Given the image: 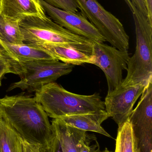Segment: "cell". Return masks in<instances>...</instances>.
I'll return each instance as SVG.
<instances>
[{"instance_id": "5b68a950", "label": "cell", "mask_w": 152, "mask_h": 152, "mask_svg": "<svg viewBox=\"0 0 152 152\" xmlns=\"http://www.w3.org/2000/svg\"><path fill=\"white\" fill-rule=\"evenodd\" d=\"M74 66L57 59H38L20 64L17 75L20 80L12 83L8 91L20 88L29 93L35 92L43 86L70 74Z\"/></svg>"}, {"instance_id": "8fae6325", "label": "cell", "mask_w": 152, "mask_h": 152, "mask_svg": "<svg viewBox=\"0 0 152 152\" xmlns=\"http://www.w3.org/2000/svg\"><path fill=\"white\" fill-rule=\"evenodd\" d=\"M0 54L11 63L14 74L17 75L20 65L29 61L55 59L43 50L24 43L12 44L0 39Z\"/></svg>"}, {"instance_id": "484cf974", "label": "cell", "mask_w": 152, "mask_h": 152, "mask_svg": "<svg viewBox=\"0 0 152 152\" xmlns=\"http://www.w3.org/2000/svg\"><path fill=\"white\" fill-rule=\"evenodd\" d=\"M103 152H112L110 151H109V150H108V149H107V148H105V150H104V151Z\"/></svg>"}, {"instance_id": "ba28073f", "label": "cell", "mask_w": 152, "mask_h": 152, "mask_svg": "<svg viewBox=\"0 0 152 152\" xmlns=\"http://www.w3.org/2000/svg\"><path fill=\"white\" fill-rule=\"evenodd\" d=\"M137 152H152V82L141 95L129 118Z\"/></svg>"}, {"instance_id": "603a6c76", "label": "cell", "mask_w": 152, "mask_h": 152, "mask_svg": "<svg viewBox=\"0 0 152 152\" xmlns=\"http://www.w3.org/2000/svg\"><path fill=\"white\" fill-rule=\"evenodd\" d=\"M22 152H41L40 147L37 145L31 144L23 140Z\"/></svg>"}, {"instance_id": "d6986e66", "label": "cell", "mask_w": 152, "mask_h": 152, "mask_svg": "<svg viewBox=\"0 0 152 152\" xmlns=\"http://www.w3.org/2000/svg\"><path fill=\"white\" fill-rule=\"evenodd\" d=\"M53 7L63 10L78 12L79 7L76 0H43Z\"/></svg>"}, {"instance_id": "5bb4252c", "label": "cell", "mask_w": 152, "mask_h": 152, "mask_svg": "<svg viewBox=\"0 0 152 152\" xmlns=\"http://www.w3.org/2000/svg\"><path fill=\"white\" fill-rule=\"evenodd\" d=\"M51 125L63 152L80 151V143L87 132L68 125L61 119H53Z\"/></svg>"}, {"instance_id": "ac0fdd59", "label": "cell", "mask_w": 152, "mask_h": 152, "mask_svg": "<svg viewBox=\"0 0 152 152\" xmlns=\"http://www.w3.org/2000/svg\"><path fill=\"white\" fill-rule=\"evenodd\" d=\"M19 22L0 14V39L10 43H23Z\"/></svg>"}, {"instance_id": "7a4b0ae2", "label": "cell", "mask_w": 152, "mask_h": 152, "mask_svg": "<svg viewBox=\"0 0 152 152\" xmlns=\"http://www.w3.org/2000/svg\"><path fill=\"white\" fill-rule=\"evenodd\" d=\"M35 97L48 117L53 119L105 110L104 101L98 93L90 95L74 94L54 82L36 91Z\"/></svg>"}, {"instance_id": "2e32d148", "label": "cell", "mask_w": 152, "mask_h": 152, "mask_svg": "<svg viewBox=\"0 0 152 152\" xmlns=\"http://www.w3.org/2000/svg\"><path fill=\"white\" fill-rule=\"evenodd\" d=\"M23 139L0 116V152H22Z\"/></svg>"}, {"instance_id": "4fadbf2b", "label": "cell", "mask_w": 152, "mask_h": 152, "mask_svg": "<svg viewBox=\"0 0 152 152\" xmlns=\"http://www.w3.org/2000/svg\"><path fill=\"white\" fill-rule=\"evenodd\" d=\"M92 43L81 46L70 45H48L37 48L43 50L55 59L70 65L79 66L90 63Z\"/></svg>"}, {"instance_id": "44dd1931", "label": "cell", "mask_w": 152, "mask_h": 152, "mask_svg": "<svg viewBox=\"0 0 152 152\" xmlns=\"http://www.w3.org/2000/svg\"><path fill=\"white\" fill-rule=\"evenodd\" d=\"M14 74L12 65L5 57L0 54V80L5 74Z\"/></svg>"}, {"instance_id": "4316f807", "label": "cell", "mask_w": 152, "mask_h": 152, "mask_svg": "<svg viewBox=\"0 0 152 152\" xmlns=\"http://www.w3.org/2000/svg\"><path fill=\"white\" fill-rule=\"evenodd\" d=\"M1 80H0V86H1Z\"/></svg>"}, {"instance_id": "ffe728a7", "label": "cell", "mask_w": 152, "mask_h": 152, "mask_svg": "<svg viewBox=\"0 0 152 152\" xmlns=\"http://www.w3.org/2000/svg\"><path fill=\"white\" fill-rule=\"evenodd\" d=\"M79 152H103L100 151L99 143L94 135L87 134L80 143Z\"/></svg>"}, {"instance_id": "52a82bcc", "label": "cell", "mask_w": 152, "mask_h": 152, "mask_svg": "<svg viewBox=\"0 0 152 152\" xmlns=\"http://www.w3.org/2000/svg\"><path fill=\"white\" fill-rule=\"evenodd\" d=\"M129 58L128 50H120L103 42H93L90 64L103 71L108 83V93L121 84L123 71L126 70Z\"/></svg>"}, {"instance_id": "6da1fadb", "label": "cell", "mask_w": 152, "mask_h": 152, "mask_svg": "<svg viewBox=\"0 0 152 152\" xmlns=\"http://www.w3.org/2000/svg\"><path fill=\"white\" fill-rule=\"evenodd\" d=\"M0 116L23 140L48 152L54 133L47 113L35 97L20 94L0 98Z\"/></svg>"}, {"instance_id": "3957f363", "label": "cell", "mask_w": 152, "mask_h": 152, "mask_svg": "<svg viewBox=\"0 0 152 152\" xmlns=\"http://www.w3.org/2000/svg\"><path fill=\"white\" fill-rule=\"evenodd\" d=\"M133 14L135 26L136 46L130 57L126 77L121 84L124 86L148 85L152 82V24L130 0H124Z\"/></svg>"}, {"instance_id": "9a60e30c", "label": "cell", "mask_w": 152, "mask_h": 152, "mask_svg": "<svg viewBox=\"0 0 152 152\" xmlns=\"http://www.w3.org/2000/svg\"><path fill=\"white\" fill-rule=\"evenodd\" d=\"M110 118L105 110L78 115L62 117L61 119L76 128L84 131L95 132L112 138L101 126L102 123Z\"/></svg>"}, {"instance_id": "9c48e42d", "label": "cell", "mask_w": 152, "mask_h": 152, "mask_svg": "<svg viewBox=\"0 0 152 152\" xmlns=\"http://www.w3.org/2000/svg\"><path fill=\"white\" fill-rule=\"evenodd\" d=\"M149 84L141 83L131 86L120 84L108 93L104 101L105 110L118 127L128 120L135 104Z\"/></svg>"}, {"instance_id": "30bf717a", "label": "cell", "mask_w": 152, "mask_h": 152, "mask_svg": "<svg viewBox=\"0 0 152 152\" xmlns=\"http://www.w3.org/2000/svg\"><path fill=\"white\" fill-rule=\"evenodd\" d=\"M49 18L55 23L77 35L92 42H104L105 38L99 30L80 12H72L55 8L40 0Z\"/></svg>"}, {"instance_id": "7c38bea8", "label": "cell", "mask_w": 152, "mask_h": 152, "mask_svg": "<svg viewBox=\"0 0 152 152\" xmlns=\"http://www.w3.org/2000/svg\"><path fill=\"white\" fill-rule=\"evenodd\" d=\"M0 14L18 22L31 17L47 16L40 0H0Z\"/></svg>"}, {"instance_id": "e0dca14e", "label": "cell", "mask_w": 152, "mask_h": 152, "mask_svg": "<svg viewBox=\"0 0 152 152\" xmlns=\"http://www.w3.org/2000/svg\"><path fill=\"white\" fill-rule=\"evenodd\" d=\"M115 152H137L132 126L129 120L118 127Z\"/></svg>"}, {"instance_id": "277c9868", "label": "cell", "mask_w": 152, "mask_h": 152, "mask_svg": "<svg viewBox=\"0 0 152 152\" xmlns=\"http://www.w3.org/2000/svg\"><path fill=\"white\" fill-rule=\"evenodd\" d=\"M23 43L38 48L48 45L81 46L92 41L75 34L58 25L49 17H31L19 22Z\"/></svg>"}, {"instance_id": "8992f818", "label": "cell", "mask_w": 152, "mask_h": 152, "mask_svg": "<svg viewBox=\"0 0 152 152\" xmlns=\"http://www.w3.org/2000/svg\"><path fill=\"white\" fill-rule=\"evenodd\" d=\"M81 13L99 30L106 41L120 50H128L129 36L120 20L97 0H76Z\"/></svg>"}, {"instance_id": "7402d4cb", "label": "cell", "mask_w": 152, "mask_h": 152, "mask_svg": "<svg viewBox=\"0 0 152 152\" xmlns=\"http://www.w3.org/2000/svg\"><path fill=\"white\" fill-rule=\"evenodd\" d=\"M51 146L48 152H63L60 143L54 132Z\"/></svg>"}, {"instance_id": "d4e9b609", "label": "cell", "mask_w": 152, "mask_h": 152, "mask_svg": "<svg viewBox=\"0 0 152 152\" xmlns=\"http://www.w3.org/2000/svg\"><path fill=\"white\" fill-rule=\"evenodd\" d=\"M147 11V18L152 24V0H145Z\"/></svg>"}, {"instance_id": "cb8c5ba5", "label": "cell", "mask_w": 152, "mask_h": 152, "mask_svg": "<svg viewBox=\"0 0 152 152\" xmlns=\"http://www.w3.org/2000/svg\"><path fill=\"white\" fill-rule=\"evenodd\" d=\"M137 9L147 18V11L145 0H130Z\"/></svg>"}]
</instances>
